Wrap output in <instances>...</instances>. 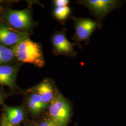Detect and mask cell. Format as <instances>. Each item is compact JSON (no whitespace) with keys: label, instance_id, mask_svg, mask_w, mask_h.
I'll use <instances>...</instances> for the list:
<instances>
[{"label":"cell","instance_id":"52a82bcc","mask_svg":"<svg viewBox=\"0 0 126 126\" xmlns=\"http://www.w3.org/2000/svg\"><path fill=\"white\" fill-rule=\"evenodd\" d=\"M25 34L19 32L9 27H0V42L7 45H16L25 38Z\"/></svg>","mask_w":126,"mask_h":126},{"label":"cell","instance_id":"e0dca14e","mask_svg":"<svg viewBox=\"0 0 126 126\" xmlns=\"http://www.w3.org/2000/svg\"><path fill=\"white\" fill-rule=\"evenodd\" d=\"M3 126H14L13 125H12V124H10V123H6V124H4Z\"/></svg>","mask_w":126,"mask_h":126},{"label":"cell","instance_id":"ac0fdd59","mask_svg":"<svg viewBox=\"0 0 126 126\" xmlns=\"http://www.w3.org/2000/svg\"><path fill=\"white\" fill-rule=\"evenodd\" d=\"M1 95L0 94V101L1 100Z\"/></svg>","mask_w":126,"mask_h":126},{"label":"cell","instance_id":"277c9868","mask_svg":"<svg viewBox=\"0 0 126 126\" xmlns=\"http://www.w3.org/2000/svg\"><path fill=\"white\" fill-rule=\"evenodd\" d=\"M97 18L101 19L120 5V2L113 0H87L79 1Z\"/></svg>","mask_w":126,"mask_h":126},{"label":"cell","instance_id":"5bb4252c","mask_svg":"<svg viewBox=\"0 0 126 126\" xmlns=\"http://www.w3.org/2000/svg\"><path fill=\"white\" fill-rule=\"evenodd\" d=\"M28 106L31 110L32 111L33 113H38L40 112L42 110L41 108L38 107L35 104L33 103L31 101L29 100L28 102Z\"/></svg>","mask_w":126,"mask_h":126},{"label":"cell","instance_id":"9c48e42d","mask_svg":"<svg viewBox=\"0 0 126 126\" xmlns=\"http://www.w3.org/2000/svg\"><path fill=\"white\" fill-rule=\"evenodd\" d=\"M16 69L9 66H0V84L12 88L15 84Z\"/></svg>","mask_w":126,"mask_h":126},{"label":"cell","instance_id":"30bf717a","mask_svg":"<svg viewBox=\"0 0 126 126\" xmlns=\"http://www.w3.org/2000/svg\"><path fill=\"white\" fill-rule=\"evenodd\" d=\"M23 118V111L19 108H9L7 110L8 122L13 125L20 123Z\"/></svg>","mask_w":126,"mask_h":126},{"label":"cell","instance_id":"6da1fadb","mask_svg":"<svg viewBox=\"0 0 126 126\" xmlns=\"http://www.w3.org/2000/svg\"><path fill=\"white\" fill-rule=\"evenodd\" d=\"M12 50L18 60L23 62L33 64L39 67L45 64L40 45L29 38H25L19 42Z\"/></svg>","mask_w":126,"mask_h":126},{"label":"cell","instance_id":"4fadbf2b","mask_svg":"<svg viewBox=\"0 0 126 126\" xmlns=\"http://www.w3.org/2000/svg\"><path fill=\"white\" fill-rule=\"evenodd\" d=\"M30 100L33 103L35 104L42 109L45 108L47 106V105H46L43 102L40 95L37 94V93H35L32 94Z\"/></svg>","mask_w":126,"mask_h":126},{"label":"cell","instance_id":"8fae6325","mask_svg":"<svg viewBox=\"0 0 126 126\" xmlns=\"http://www.w3.org/2000/svg\"><path fill=\"white\" fill-rule=\"evenodd\" d=\"M71 14V9L68 6L56 7L54 9L55 17L61 22L64 23Z\"/></svg>","mask_w":126,"mask_h":126},{"label":"cell","instance_id":"7a4b0ae2","mask_svg":"<svg viewBox=\"0 0 126 126\" xmlns=\"http://www.w3.org/2000/svg\"><path fill=\"white\" fill-rule=\"evenodd\" d=\"M51 120L59 126H67L71 113L70 104L61 95H58L50 103Z\"/></svg>","mask_w":126,"mask_h":126},{"label":"cell","instance_id":"3957f363","mask_svg":"<svg viewBox=\"0 0 126 126\" xmlns=\"http://www.w3.org/2000/svg\"><path fill=\"white\" fill-rule=\"evenodd\" d=\"M72 18L74 21L75 29L72 40L75 41L78 46L82 42L88 43L93 32L101 26V24L99 22L89 18L76 17H72Z\"/></svg>","mask_w":126,"mask_h":126},{"label":"cell","instance_id":"5b68a950","mask_svg":"<svg viewBox=\"0 0 126 126\" xmlns=\"http://www.w3.org/2000/svg\"><path fill=\"white\" fill-rule=\"evenodd\" d=\"M54 50L56 54L74 57L77 52L73 47L76 45L72 44L66 38L65 32H59L55 34L52 39Z\"/></svg>","mask_w":126,"mask_h":126},{"label":"cell","instance_id":"2e32d148","mask_svg":"<svg viewBox=\"0 0 126 126\" xmlns=\"http://www.w3.org/2000/svg\"><path fill=\"white\" fill-rule=\"evenodd\" d=\"M40 126H58L51 119H46L41 123Z\"/></svg>","mask_w":126,"mask_h":126},{"label":"cell","instance_id":"9a60e30c","mask_svg":"<svg viewBox=\"0 0 126 126\" xmlns=\"http://www.w3.org/2000/svg\"><path fill=\"white\" fill-rule=\"evenodd\" d=\"M54 4L56 7H61L67 6L69 3L68 0H54Z\"/></svg>","mask_w":126,"mask_h":126},{"label":"cell","instance_id":"7c38bea8","mask_svg":"<svg viewBox=\"0 0 126 126\" xmlns=\"http://www.w3.org/2000/svg\"><path fill=\"white\" fill-rule=\"evenodd\" d=\"M12 50L3 45H0V64L8 62L13 58Z\"/></svg>","mask_w":126,"mask_h":126},{"label":"cell","instance_id":"8992f818","mask_svg":"<svg viewBox=\"0 0 126 126\" xmlns=\"http://www.w3.org/2000/svg\"><path fill=\"white\" fill-rule=\"evenodd\" d=\"M8 20L11 25L17 29H26L32 24L30 14L26 10L10 11Z\"/></svg>","mask_w":126,"mask_h":126},{"label":"cell","instance_id":"ba28073f","mask_svg":"<svg viewBox=\"0 0 126 126\" xmlns=\"http://www.w3.org/2000/svg\"><path fill=\"white\" fill-rule=\"evenodd\" d=\"M36 93L40 95L46 105L54 99V91L52 84L48 81H43L37 86Z\"/></svg>","mask_w":126,"mask_h":126}]
</instances>
